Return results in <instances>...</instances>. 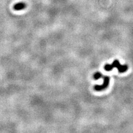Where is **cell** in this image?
Returning <instances> with one entry per match:
<instances>
[{
    "instance_id": "cell-1",
    "label": "cell",
    "mask_w": 133,
    "mask_h": 133,
    "mask_svg": "<svg viewBox=\"0 0 133 133\" xmlns=\"http://www.w3.org/2000/svg\"><path fill=\"white\" fill-rule=\"evenodd\" d=\"M110 78L108 76H105L104 77V82L101 85H96L94 86V89L96 91H101L108 87Z\"/></svg>"
},
{
    "instance_id": "cell-2",
    "label": "cell",
    "mask_w": 133,
    "mask_h": 133,
    "mask_svg": "<svg viewBox=\"0 0 133 133\" xmlns=\"http://www.w3.org/2000/svg\"><path fill=\"white\" fill-rule=\"evenodd\" d=\"M25 7H26V4L25 2H19L15 4L13 8L14 10L16 11H21L24 10Z\"/></svg>"
},
{
    "instance_id": "cell-3",
    "label": "cell",
    "mask_w": 133,
    "mask_h": 133,
    "mask_svg": "<svg viewBox=\"0 0 133 133\" xmlns=\"http://www.w3.org/2000/svg\"><path fill=\"white\" fill-rule=\"evenodd\" d=\"M128 67L127 65H120V66L118 68V70L120 73L125 72L127 70Z\"/></svg>"
},
{
    "instance_id": "cell-4",
    "label": "cell",
    "mask_w": 133,
    "mask_h": 133,
    "mask_svg": "<svg viewBox=\"0 0 133 133\" xmlns=\"http://www.w3.org/2000/svg\"><path fill=\"white\" fill-rule=\"evenodd\" d=\"M103 77V74H101V73L99 72H97L96 73L94 74V78L95 80H98L100 79V78H101Z\"/></svg>"
},
{
    "instance_id": "cell-5",
    "label": "cell",
    "mask_w": 133,
    "mask_h": 133,
    "mask_svg": "<svg viewBox=\"0 0 133 133\" xmlns=\"http://www.w3.org/2000/svg\"><path fill=\"white\" fill-rule=\"evenodd\" d=\"M104 69L106 71H110L112 70L113 68H112V65L111 64H106L104 67Z\"/></svg>"
}]
</instances>
